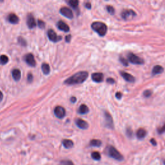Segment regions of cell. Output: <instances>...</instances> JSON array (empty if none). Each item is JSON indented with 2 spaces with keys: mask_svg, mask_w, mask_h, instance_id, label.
Masks as SVG:
<instances>
[{
  "mask_svg": "<svg viewBox=\"0 0 165 165\" xmlns=\"http://www.w3.org/2000/svg\"><path fill=\"white\" fill-rule=\"evenodd\" d=\"M9 21L12 24H17L19 22V17L15 14H10L8 17Z\"/></svg>",
  "mask_w": 165,
  "mask_h": 165,
  "instance_id": "ac0fdd59",
  "label": "cell"
},
{
  "mask_svg": "<svg viewBox=\"0 0 165 165\" xmlns=\"http://www.w3.org/2000/svg\"><path fill=\"white\" fill-rule=\"evenodd\" d=\"M75 124L79 128L83 129V130H85V129H87L88 128V124L87 122L82 119L78 118L76 119Z\"/></svg>",
  "mask_w": 165,
  "mask_h": 165,
  "instance_id": "4fadbf2b",
  "label": "cell"
},
{
  "mask_svg": "<svg viewBox=\"0 0 165 165\" xmlns=\"http://www.w3.org/2000/svg\"><path fill=\"white\" fill-rule=\"evenodd\" d=\"M163 164H164V165H165V159L163 161Z\"/></svg>",
  "mask_w": 165,
  "mask_h": 165,
  "instance_id": "7bdbcfd3",
  "label": "cell"
},
{
  "mask_svg": "<svg viewBox=\"0 0 165 165\" xmlns=\"http://www.w3.org/2000/svg\"><path fill=\"white\" fill-rule=\"evenodd\" d=\"M65 109L62 106H56L54 109V114L57 118L59 119H63L65 116Z\"/></svg>",
  "mask_w": 165,
  "mask_h": 165,
  "instance_id": "30bf717a",
  "label": "cell"
},
{
  "mask_svg": "<svg viewBox=\"0 0 165 165\" xmlns=\"http://www.w3.org/2000/svg\"><path fill=\"white\" fill-rule=\"evenodd\" d=\"M92 80L96 83H101L103 81V74L101 72L94 73L92 74Z\"/></svg>",
  "mask_w": 165,
  "mask_h": 165,
  "instance_id": "5bb4252c",
  "label": "cell"
},
{
  "mask_svg": "<svg viewBox=\"0 0 165 165\" xmlns=\"http://www.w3.org/2000/svg\"><path fill=\"white\" fill-rule=\"evenodd\" d=\"M119 61H120V62L123 64L124 66H126V67H127L128 65V62L127 61V60H126L125 58L124 57H119Z\"/></svg>",
  "mask_w": 165,
  "mask_h": 165,
  "instance_id": "4dcf8cb0",
  "label": "cell"
},
{
  "mask_svg": "<svg viewBox=\"0 0 165 165\" xmlns=\"http://www.w3.org/2000/svg\"><path fill=\"white\" fill-rule=\"evenodd\" d=\"M136 16V13L133 10H125L121 12L122 18L125 20H129L132 19Z\"/></svg>",
  "mask_w": 165,
  "mask_h": 165,
  "instance_id": "5b68a950",
  "label": "cell"
},
{
  "mask_svg": "<svg viewBox=\"0 0 165 165\" xmlns=\"http://www.w3.org/2000/svg\"><path fill=\"white\" fill-rule=\"evenodd\" d=\"M27 81L29 83H32L33 81V75L31 73H29L27 75Z\"/></svg>",
  "mask_w": 165,
  "mask_h": 165,
  "instance_id": "e575fe53",
  "label": "cell"
},
{
  "mask_svg": "<svg viewBox=\"0 0 165 165\" xmlns=\"http://www.w3.org/2000/svg\"><path fill=\"white\" fill-rule=\"evenodd\" d=\"M88 112H89V109H88V106L85 105H81L78 110V112L80 114H86Z\"/></svg>",
  "mask_w": 165,
  "mask_h": 165,
  "instance_id": "7402d4cb",
  "label": "cell"
},
{
  "mask_svg": "<svg viewBox=\"0 0 165 165\" xmlns=\"http://www.w3.org/2000/svg\"><path fill=\"white\" fill-rule=\"evenodd\" d=\"M60 13L63 16H65L66 17L69 19H72L73 17V14L72 11L67 7H63L60 9Z\"/></svg>",
  "mask_w": 165,
  "mask_h": 165,
  "instance_id": "9c48e42d",
  "label": "cell"
},
{
  "mask_svg": "<svg viewBox=\"0 0 165 165\" xmlns=\"http://www.w3.org/2000/svg\"><path fill=\"white\" fill-rule=\"evenodd\" d=\"M41 70L43 71V73L45 75L49 74V73L50 72V68L49 64H47L46 63H43L41 65Z\"/></svg>",
  "mask_w": 165,
  "mask_h": 165,
  "instance_id": "ffe728a7",
  "label": "cell"
},
{
  "mask_svg": "<svg viewBox=\"0 0 165 165\" xmlns=\"http://www.w3.org/2000/svg\"><path fill=\"white\" fill-rule=\"evenodd\" d=\"M57 27L59 30L66 32H67L70 30V28L68 27V25L67 23H65V22H63V21H58L57 23Z\"/></svg>",
  "mask_w": 165,
  "mask_h": 165,
  "instance_id": "9a60e30c",
  "label": "cell"
},
{
  "mask_svg": "<svg viewBox=\"0 0 165 165\" xmlns=\"http://www.w3.org/2000/svg\"><path fill=\"white\" fill-rule=\"evenodd\" d=\"M70 39H71V35H67V36H66L65 40L67 43H69L70 41Z\"/></svg>",
  "mask_w": 165,
  "mask_h": 165,
  "instance_id": "f35d334b",
  "label": "cell"
},
{
  "mask_svg": "<svg viewBox=\"0 0 165 165\" xmlns=\"http://www.w3.org/2000/svg\"><path fill=\"white\" fill-rule=\"evenodd\" d=\"M122 96H123V94H122L121 92H118L116 94V97L117 98V99H118V100H121Z\"/></svg>",
  "mask_w": 165,
  "mask_h": 165,
  "instance_id": "74e56055",
  "label": "cell"
},
{
  "mask_svg": "<svg viewBox=\"0 0 165 165\" xmlns=\"http://www.w3.org/2000/svg\"><path fill=\"white\" fill-rule=\"evenodd\" d=\"M106 82L109 83V84H114V83H115V80H114L112 78L109 77L107 79H106Z\"/></svg>",
  "mask_w": 165,
  "mask_h": 165,
  "instance_id": "d590c367",
  "label": "cell"
},
{
  "mask_svg": "<svg viewBox=\"0 0 165 165\" xmlns=\"http://www.w3.org/2000/svg\"><path fill=\"white\" fill-rule=\"evenodd\" d=\"M85 6L86 8H87L88 9H91V3H89V2H87V3H86Z\"/></svg>",
  "mask_w": 165,
  "mask_h": 165,
  "instance_id": "ab89813d",
  "label": "cell"
},
{
  "mask_svg": "<svg viewBox=\"0 0 165 165\" xmlns=\"http://www.w3.org/2000/svg\"><path fill=\"white\" fill-rule=\"evenodd\" d=\"M120 74L123 77L124 79L126 81L129 83H134L135 81V78H134V76L132 75H131L130 73H128L126 72H124V71H121Z\"/></svg>",
  "mask_w": 165,
  "mask_h": 165,
  "instance_id": "7c38bea8",
  "label": "cell"
},
{
  "mask_svg": "<svg viewBox=\"0 0 165 165\" xmlns=\"http://www.w3.org/2000/svg\"><path fill=\"white\" fill-rule=\"evenodd\" d=\"M17 41H18V43L20 45H21V46H23V47L27 46V41H26V40H25L23 37H19L18 39H17Z\"/></svg>",
  "mask_w": 165,
  "mask_h": 165,
  "instance_id": "4316f807",
  "label": "cell"
},
{
  "mask_svg": "<svg viewBox=\"0 0 165 165\" xmlns=\"http://www.w3.org/2000/svg\"><path fill=\"white\" fill-rule=\"evenodd\" d=\"M88 77V73L87 72L81 71V72L76 73L74 75L70 76V77L64 81V83L68 85L81 84V83H83L84 82Z\"/></svg>",
  "mask_w": 165,
  "mask_h": 165,
  "instance_id": "6da1fadb",
  "label": "cell"
},
{
  "mask_svg": "<svg viewBox=\"0 0 165 165\" xmlns=\"http://www.w3.org/2000/svg\"><path fill=\"white\" fill-rule=\"evenodd\" d=\"M91 156H92V158L96 160V161H100L101 158V154L100 152H93L91 154Z\"/></svg>",
  "mask_w": 165,
  "mask_h": 165,
  "instance_id": "cb8c5ba5",
  "label": "cell"
},
{
  "mask_svg": "<svg viewBox=\"0 0 165 165\" xmlns=\"http://www.w3.org/2000/svg\"><path fill=\"white\" fill-rule=\"evenodd\" d=\"M9 57L6 55H1L0 56V64L6 65L9 62Z\"/></svg>",
  "mask_w": 165,
  "mask_h": 165,
  "instance_id": "d4e9b609",
  "label": "cell"
},
{
  "mask_svg": "<svg viewBox=\"0 0 165 165\" xmlns=\"http://www.w3.org/2000/svg\"><path fill=\"white\" fill-rule=\"evenodd\" d=\"M150 143L153 146H157V141H156V140L155 139L152 138L150 140Z\"/></svg>",
  "mask_w": 165,
  "mask_h": 165,
  "instance_id": "8d00e7d4",
  "label": "cell"
},
{
  "mask_svg": "<svg viewBox=\"0 0 165 165\" xmlns=\"http://www.w3.org/2000/svg\"><path fill=\"white\" fill-rule=\"evenodd\" d=\"M68 3L70 5L73 7V8H77L79 5V1L77 0H70V1H68Z\"/></svg>",
  "mask_w": 165,
  "mask_h": 165,
  "instance_id": "484cf974",
  "label": "cell"
},
{
  "mask_svg": "<svg viewBox=\"0 0 165 165\" xmlns=\"http://www.w3.org/2000/svg\"><path fill=\"white\" fill-rule=\"evenodd\" d=\"M12 77H13L14 79L16 81H18L21 77V71L17 68H15L12 72Z\"/></svg>",
  "mask_w": 165,
  "mask_h": 165,
  "instance_id": "e0dca14e",
  "label": "cell"
},
{
  "mask_svg": "<svg viewBox=\"0 0 165 165\" xmlns=\"http://www.w3.org/2000/svg\"><path fill=\"white\" fill-rule=\"evenodd\" d=\"M152 92L150 90H146L143 92V95L145 98H149L152 95Z\"/></svg>",
  "mask_w": 165,
  "mask_h": 165,
  "instance_id": "836d02e7",
  "label": "cell"
},
{
  "mask_svg": "<svg viewBox=\"0 0 165 165\" xmlns=\"http://www.w3.org/2000/svg\"><path fill=\"white\" fill-rule=\"evenodd\" d=\"M47 34L49 39L52 42H57L62 39L61 36H58L56 33L54 32V30H53L52 29H50L48 30Z\"/></svg>",
  "mask_w": 165,
  "mask_h": 165,
  "instance_id": "ba28073f",
  "label": "cell"
},
{
  "mask_svg": "<svg viewBox=\"0 0 165 165\" xmlns=\"http://www.w3.org/2000/svg\"><path fill=\"white\" fill-rule=\"evenodd\" d=\"M24 59L25 61V62H26L29 66H30V67H34L36 65V62H35L34 55L31 54V53H29V54L25 55Z\"/></svg>",
  "mask_w": 165,
  "mask_h": 165,
  "instance_id": "52a82bcc",
  "label": "cell"
},
{
  "mask_svg": "<svg viewBox=\"0 0 165 165\" xmlns=\"http://www.w3.org/2000/svg\"><path fill=\"white\" fill-rule=\"evenodd\" d=\"M76 100H76V98H75V97H72V98H70V101L72 103H74L76 101Z\"/></svg>",
  "mask_w": 165,
  "mask_h": 165,
  "instance_id": "60d3db41",
  "label": "cell"
},
{
  "mask_svg": "<svg viewBox=\"0 0 165 165\" xmlns=\"http://www.w3.org/2000/svg\"><path fill=\"white\" fill-rule=\"evenodd\" d=\"M128 59L131 63L135 65H143L144 63V60L140 57L138 56L132 52H129L128 54Z\"/></svg>",
  "mask_w": 165,
  "mask_h": 165,
  "instance_id": "277c9868",
  "label": "cell"
},
{
  "mask_svg": "<svg viewBox=\"0 0 165 165\" xmlns=\"http://www.w3.org/2000/svg\"><path fill=\"white\" fill-rule=\"evenodd\" d=\"M61 165H74L72 161L70 160H63L60 162Z\"/></svg>",
  "mask_w": 165,
  "mask_h": 165,
  "instance_id": "f1b7e54d",
  "label": "cell"
},
{
  "mask_svg": "<svg viewBox=\"0 0 165 165\" xmlns=\"http://www.w3.org/2000/svg\"><path fill=\"white\" fill-rule=\"evenodd\" d=\"M147 135V132L144 128H139L136 132V137L138 139H143Z\"/></svg>",
  "mask_w": 165,
  "mask_h": 165,
  "instance_id": "2e32d148",
  "label": "cell"
},
{
  "mask_svg": "<svg viewBox=\"0 0 165 165\" xmlns=\"http://www.w3.org/2000/svg\"><path fill=\"white\" fill-rule=\"evenodd\" d=\"M126 134L128 138H130V139L132 138L133 135H134L132 130L130 128H127L126 130Z\"/></svg>",
  "mask_w": 165,
  "mask_h": 165,
  "instance_id": "83f0119b",
  "label": "cell"
},
{
  "mask_svg": "<svg viewBox=\"0 0 165 165\" xmlns=\"http://www.w3.org/2000/svg\"><path fill=\"white\" fill-rule=\"evenodd\" d=\"M63 145L65 148H70L73 147V143L70 139H64L63 141Z\"/></svg>",
  "mask_w": 165,
  "mask_h": 165,
  "instance_id": "44dd1931",
  "label": "cell"
},
{
  "mask_svg": "<svg viewBox=\"0 0 165 165\" xmlns=\"http://www.w3.org/2000/svg\"><path fill=\"white\" fill-rule=\"evenodd\" d=\"M92 29L94 30L96 32L100 35V36H104L107 32L108 28L106 25L103 22L96 21L94 22L91 25Z\"/></svg>",
  "mask_w": 165,
  "mask_h": 165,
  "instance_id": "7a4b0ae2",
  "label": "cell"
},
{
  "mask_svg": "<svg viewBox=\"0 0 165 165\" xmlns=\"http://www.w3.org/2000/svg\"><path fill=\"white\" fill-rule=\"evenodd\" d=\"M27 24L28 27L30 29H34V28L36 26V22H35L34 17L32 14L28 15L27 19Z\"/></svg>",
  "mask_w": 165,
  "mask_h": 165,
  "instance_id": "8fae6325",
  "label": "cell"
},
{
  "mask_svg": "<svg viewBox=\"0 0 165 165\" xmlns=\"http://www.w3.org/2000/svg\"><path fill=\"white\" fill-rule=\"evenodd\" d=\"M3 93H2L1 91H0V101H2V100H3Z\"/></svg>",
  "mask_w": 165,
  "mask_h": 165,
  "instance_id": "b9f144b4",
  "label": "cell"
},
{
  "mask_svg": "<svg viewBox=\"0 0 165 165\" xmlns=\"http://www.w3.org/2000/svg\"><path fill=\"white\" fill-rule=\"evenodd\" d=\"M37 24H38V27H39L40 29H44L45 27V23L42 21V20L39 19L37 21Z\"/></svg>",
  "mask_w": 165,
  "mask_h": 165,
  "instance_id": "1f68e13d",
  "label": "cell"
},
{
  "mask_svg": "<svg viewBox=\"0 0 165 165\" xmlns=\"http://www.w3.org/2000/svg\"><path fill=\"white\" fill-rule=\"evenodd\" d=\"M157 132H158L159 134H162L165 132V123L164 124L163 126H162L161 127L157 129Z\"/></svg>",
  "mask_w": 165,
  "mask_h": 165,
  "instance_id": "d6a6232c",
  "label": "cell"
},
{
  "mask_svg": "<svg viewBox=\"0 0 165 165\" xmlns=\"http://www.w3.org/2000/svg\"><path fill=\"white\" fill-rule=\"evenodd\" d=\"M90 146H94V147H100L102 144V142L99 139H92L90 142Z\"/></svg>",
  "mask_w": 165,
  "mask_h": 165,
  "instance_id": "603a6c76",
  "label": "cell"
},
{
  "mask_svg": "<svg viewBox=\"0 0 165 165\" xmlns=\"http://www.w3.org/2000/svg\"><path fill=\"white\" fill-rule=\"evenodd\" d=\"M164 71V68H162L161 66L160 65H156L155 67H154L153 69H152V75H156L157 74H159V73H161Z\"/></svg>",
  "mask_w": 165,
  "mask_h": 165,
  "instance_id": "d6986e66",
  "label": "cell"
},
{
  "mask_svg": "<svg viewBox=\"0 0 165 165\" xmlns=\"http://www.w3.org/2000/svg\"><path fill=\"white\" fill-rule=\"evenodd\" d=\"M108 156L118 161H124V156L113 146H109L107 148Z\"/></svg>",
  "mask_w": 165,
  "mask_h": 165,
  "instance_id": "3957f363",
  "label": "cell"
},
{
  "mask_svg": "<svg viewBox=\"0 0 165 165\" xmlns=\"http://www.w3.org/2000/svg\"><path fill=\"white\" fill-rule=\"evenodd\" d=\"M106 10H107V11L108 13H110V14L113 15L115 13V10H114V8L111 5H108L106 7Z\"/></svg>",
  "mask_w": 165,
  "mask_h": 165,
  "instance_id": "f546056e",
  "label": "cell"
},
{
  "mask_svg": "<svg viewBox=\"0 0 165 165\" xmlns=\"http://www.w3.org/2000/svg\"><path fill=\"white\" fill-rule=\"evenodd\" d=\"M105 126L110 129H114V121L112 117L108 112H105Z\"/></svg>",
  "mask_w": 165,
  "mask_h": 165,
  "instance_id": "8992f818",
  "label": "cell"
}]
</instances>
